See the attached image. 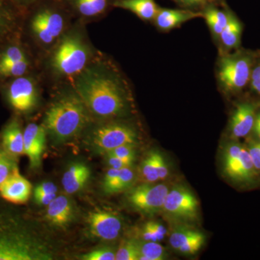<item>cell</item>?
<instances>
[{
    "mask_svg": "<svg viewBox=\"0 0 260 260\" xmlns=\"http://www.w3.org/2000/svg\"><path fill=\"white\" fill-rule=\"evenodd\" d=\"M256 124H259L260 125V113L256 116L255 122Z\"/></svg>",
    "mask_w": 260,
    "mask_h": 260,
    "instance_id": "681fc988",
    "label": "cell"
},
{
    "mask_svg": "<svg viewBox=\"0 0 260 260\" xmlns=\"http://www.w3.org/2000/svg\"><path fill=\"white\" fill-rule=\"evenodd\" d=\"M252 57L249 54L239 52L223 56L218 66V79L228 93L242 90L251 79Z\"/></svg>",
    "mask_w": 260,
    "mask_h": 260,
    "instance_id": "277c9868",
    "label": "cell"
},
{
    "mask_svg": "<svg viewBox=\"0 0 260 260\" xmlns=\"http://www.w3.org/2000/svg\"><path fill=\"white\" fill-rule=\"evenodd\" d=\"M141 237L143 240L145 241V242H158V239H157L156 237L154 234L153 231L148 226L147 224H145L143 230H142Z\"/></svg>",
    "mask_w": 260,
    "mask_h": 260,
    "instance_id": "f6af8a7d",
    "label": "cell"
},
{
    "mask_svg": "<svg viewBox=\"0 0 260 260\" xmlns=\"http://www.w3.org/2000/svg\"><path fill=\"white\" fill-rule=\"evenodd\" d=\"M203 17V13L191 11L189 10H174L160 8L158 10L154 21L157 28L160 30H169L179 27L192 19Z\"/></svg>",
    "mask_w": 260,
    "mask_h": 260,
    "instance_id": "2e32d148",
    "label": "cell"
},
{
    "mask_svg": "<svg viewBox=\"0 0 260 260\" xmlns=\"http://www.w3.org/2000/svg\"><path fill=\"white\" fill-rule=\"evenodd\" d=\"M251 88L260 95V78L259 79H251Z\"/></svg>",
    "mask_w": 260,
    "mask_h": 260,
    "instance_id": "7dc6e473",
    "label": "cell"
},
{
    "mask_svg": "<svg viewBox=\"0 0 260 260\" xmlns=\"http://www.w3.org/2000/svg\"><path fill=\"white\" fill-rule=\"evenodd\" d=\"M242 32V24L232 13H230L226 26L218 38L223 49L225 50H232L239 47L241 42Z\"/></svg>",
    "mask_w": 260,
    "mask_h": 260,
    "instance_id": "7402d4cb",
    "label": "cell"
},
{
    "mask_svg": "<svg viewBox=\"0 0 260 260\" xmlns=\"http://www.w3.org/2000/svg\"><path fill=\"white\" fill-rule=\"evenodd\" d=\"M116 8L129 10L143 20H153L159 8L155 0H116Z\"/></svg>",
    "mask_w": 260,
    "mask_h": 260,
    "instance_id": "ffe728a7",
    "label": "cell"
},
{
    "mask_svg": "<svg viewBox=\"0 0 260 260\" xmlns=\"http://www.w3.org/2000/svg\"><path fill=\"white\" fill-rule=\"evenodd\" d=\"M73 215V206L67 197H56L48 205L47 217L54 225L64 226L70 222Z\"/></svg>",
    "mask_w": 260,
    "mask_h": 260,
    "instance_id": "d6986e66",
    "label": "cell"
},
{
    "mask_svg": "<svg viewBox=\"0 0 260 260\" xmlns=\"http://www.w3.org/2000/svg\"><path fill=\"white\" fill-rule=\"evenodd\" d=\"M31 189L30 183L17 170L0 186V194L10 203L23 204L28 200Z\"/></svg>",
    "mask_w": 260,
    "mask_h": 260,
    "instance_id": "4fadbf2b",
    "label": "cell"
},
{
    "mask_svg": "<svg viewBox=\"0 0 260 260\" xmlns=\"http://www.w3.org/2000/svg\"><path fill=\"white\" fill-rule=\"evenodd\" d=\"M80 15L88 18L102 14L107 8L108 0H73Z\"/></svg>",
    "mask_w": 260,
    "mask_h": 260,
    "instance_id": "cb8c5ba5",
    "label": "cell"
},
{
    "mask_svg": "<svg viewBox=\"0 0 260 260\" xmlns=\"http://www.w3.org/2000/svg\"><path fill=\"white\" fill-rule=\"evenodd\" d=\"M256 171L249 151L244 148L239 161L226 176L237 182L248 183L254 179Z\"/></svg>",
    "mask_w": 260,
    "mask_h": 260,
    "instance_id": "44dd1931",
    "label": "cell"
},
{
    "mask_svg": "<svg viewBox=\"0 0 260 260\" xmlns=\"http://www.w3.org/2000/svg\"><path fill=\"white\" fill-rule=\"evenodd\" d=\"M15 7L8 0H0V51L13 42L18 34V15Z\"/></svg>",
    "mask_w": 260,
    "mask_h": 260,
    "instance_id": "5bb4252c",
    "label": "cell"
},
{
    "mask_svg": "<svg viewBox=\"0 0 260 260\" xmlns=\"http://www.w3.org/2000/svg\"><path fill=\"white\" fill-rule=\"evenodd\" d=\"M119 171H120L119 169H113V168H110L108 170L105 177H104V184H103V188L104 190L112 184L113 181L115 180L116 178L119 175Z\"/></svg>",
    "mask_w": 260,
    "mask_h": 260,
    "instance_id": "b9f144b4",
    "label": "cell"
},
{
    "mask_svg": "<svg viewBox=\"0 0 260 260\" xmlns=\"http://www.w3.org/2000/svg\"><path fill=\"white\" fill-rule=\"evenodd\" d=\"M244 147L239 143H232L227 147L224 155V172H230L239 161Z\"/></svg>",
    "mask_w": 260,
    "mask_h": 260,
    "instance_id": "d6a6232c",
    "label": "cell"
},
{
    "mask_svg": "<svg viewBox=\"0 0 260 260\" xmlns=\"http://www.w3.org/2000/svg\"><path fill=\"white\" fill-rule=\"evenodd\" d=\"M26 53L21 46L12 42L0 51V64L26 60Z\"/></svg>",
    "mask_w": 260,
    "mask_h": 260,
    "instance_id": "4316f807",
    "label": "cell"
},
{
    "mask_svg": "<svg viewBox=\"0 0 260 260\" xmlns=\"http://www.w3.org/2000/svg\"><path fill=\"white\" fill-rule=\"evenodd\" d=\"M85 103L76 91L63 93L49 108L44 127L57 141L73 138L83 130L90 119Z\"/></svg>",
    "mask_w": 260,
    "mask_h": 260,
    "instance_id": "7a4b0ae2",
    "label": "cell"
},
{
    "mask_svg": "<svg viewBox=\"0 0 260 260\" xmlns=\"http://www.w3.org/2000/svg\"><path fill=\"white\" fill-rule=\"evenodd\" d=\"M169 191L165 184H142L130 190L127 200L130 205L140 213L152 215L162 209L164 202Z\"/></svg>",
    "mask_w": 260,
    "mask_h": 260,
    "instance_id": "8992f818",
    "label": "cell"
},
{
    "mask_svg": "<svg viewBox=\"0 0 260 260\" xmlns=\"http://www.w3.org/2000/svg\"><path fill=\"white\" fill-rule=\"evenodd\" d=\"M6 97L10 105L17 112H30L38 102L39 90L37 83L26 75L13 78L7 86Z\"/></svg>",
    "mask_w": 260,
    "mask_h": 260,
    "instance_id": "ba28073f",
    "label": "cell"
},
{
    "mask_svg": "<svg viewBox=\"0 0 260 260\" xmlns=\"http://www.w3.org/2000/svg\"><path fill=\"white\" fill-rule=\"evenodd\" d=\"M249 155L256 171H260V143H253L249 147Z\"/></svg>",
    "mask_w": 260,
    "mask_h": 260,
    "instance_id": "74e56055",
    "label": "cell"
},
{
    "mask_svg": "<svg viewBox=\"0 0 260 260\" xmlns=\"http://www.w3.org/2000/svg\"><path fill=\"white\" fill-rule=\"evenodd\" d=\"M205 240V236L203 235V234H202L200 237L193 239L191 242H188L187 244L181 246L177 251L181 254H185V255H191V254H196L204 244Z\"/></svg>",
    "mask_w": 260,
    "mask_h": 260,
    "instance_id": "d590c367",
    "label": "cell"
},
{
    "mask_svg": "<svg viewBox=\"0 0 260 260\" xmlns=\"http://www.w3.org/2000/svg\"><path fill=\"white\" fill-rule=\"evenodd\" d=\"M203 14L214 37L219 38L226 26L230 13L215 7H208Z\"/></svg>",
    "mask_w": 260,
    "mask_h": 260,
    "instance_id": "603a6c76",
    "label": "cell"
},
{
    "mask_svg": "<svg viewBox=\"0 0 260 260\" xmlns=\"http://www.w3.org/2000/svg\"><path fill=\"white\" fill-rule=\"evenodd\" d=\"M0 77H1V76H0Z\"/></svg>",
    "mask_w": 260,
    "mask_h": 260,
    "instance_id": "f907efd6",
    "label": "cell"
},
{
    "mask_svg": "<svg viewBox=\"0 0 260 260\" xmlns=\"http://www.w3.org/2000/svg\"><path fill=\"white\" fill-rule=\"evenodd\" d=\"M179 4L189 8H196V7L203 6L208 4L213 0H176Z\"/></svg>",
    "mask_w": 260,
    "mask_h": 260,
    "instance_id": "ee69618b",
    "label": "cell"
},
{
    "mask_svg": "<svg viewBox=\"0 0 260 260\" xmlns=\"http://www.w3.org/2000/svg\"><path fill=\"white\" fill-rule=\"evenodd\" d=\"M138 243L134 240L123 243L116 253V260H139Z\"/></svg>",
    "mask_w": 260,
    "mask_h": 260,
    "instance_id": "1f68e13d",
    "label": "cell"
},
{
    "mask_svg": "<svg viewBox=\"0 0 260 260\" xmlns=\"http://www.w3.org/2000/svg\"><path fill=\"white\" fill-rule=\"evenodd\" d=\"M107 153L109 155H114V156L131 162V164H133L135 159V153L133 145H121V146L113 149L110 151H108Z\"/></svg>",
    "mask_w": 260,
    "mask_h": 260,
    "instance_id": "836d02e7",
    "label": "cell"
},
{
    "mask_svg": "<svg viewBox=\"0 0 260 260\" xmlns=\"http://www.w3.org/2000/svg\"><path fill=\"white\" fill-rule=\"evenodd\" d=\"M89 168L83 164H73L67 170L61 179V184L68 194H75L85 186L90 178Z\"/></svg>",
    "mask_w": 260,
    "mask_h": 260,
    "instance_id": "e0dca14e",
    "label": "cell"
},
{
    "mask_svg": "<svg viewBox=\"0 0 260 260\" xmlns=\"http://www.w3.org/2000/svg\"><path fill=\"white\" fill-rule=\"evenodd\" d=\"M140 177L143 181L153 183L159 181L156 164H155V152H151L142 162L140 167Z\"/></svg>",
    "mask_w": 260,
    "mask_h": 260,
    "instance_id": "4dcf8cb0",
    "label": "cell"
},
{
    "mask_svg": "<svg viewBox=\"0 0 260 260\" xmlns=\"http://www.w3.org/2000/svg\"><path fill=\"white\" fill-rule=\"evenodd\" d=\"M107 161L110 168L119 169V170L121 169H124V168L131 167L132 164H133L131 162L118 158V157L114 156V155H109V154H108Z\"/></svg>",
    "mask_w": 260,
    "mask_h": 260,
    "instance_id": "f35d334b",
    "label": "cell"
},
{
    "mask_svg": "<svg viewBox=\"0 0 260 260\" xmlns=\"http://www.w3.org/2000/svg\"><path fill=\"white\" fill-rule=\"evenodd\" d=\"M35 201L40 205H48L56 198V194H43V193H34Z\"/></svg>",
    "mask_w": 260,
    "mask_h": 260,
    "instance_id": "7bdbcfd3",
    "label": "cell"
},
{
    "mask_svg": "<svg viewBox=\"0 0 260 260\" xmlns=\"http://www.w3.org/2000/svg\"><path fill=\"white\" fill-rule=\"evenodd\" d=\"M30 28L39 44L45 47L53 45L64 34L65 19L55 9L43 8L32 16Z\"/></svg>",
    "mask_w": 260,
    "mask_h": 260,
    "instance_id": "5b68a950",
    "label": "cell"
},
{
    "mask_svg": "<svg viewBox=\"0 0 260 260\" xmlns=\"http://www.w3.org/2000/svg\"><path fill=\"white\" fill-rule=\"evenodd\" d=\"M88 223L94 236L107 241L117 239L122 227L120 219L116 215L104 211L89 214Z\"/></svg>",
    "mask_w": 260,
    "mask_h": 260,
    "instance_id": "8fae6325",
    "label": "cell"
},
{
    "mask_svg": "<svg viewBox=\"0 0 260 260\" xmlns=\"http://www.w3.org/2000/svg\"><path fill=\"white\" fill-rule=\"evenodd\" d=\"M201 234L202 233L187 228H178L171 234L169 243L173 249L177 251L181 246L200 237Z\"/></svg>",
    "mask_w": 260,
    "mask_h": 260,
    "instance_id": "484cf974",
    "label": "cell"
},
{
    "mask_svg": "<svg viewBox=\"0 0 260 260\" xmlns=\"http://www.w3.org/2000/svg\"><path fill=\"white\" fill-rule=\"evenodd\" d=\"M137 139L138 135L134 128L121 122L103 124L93 133V144L107 152L121 145H134Z\"/></svg>",
    "mask_w": 260,
    "mask_h": 260,
    "instance_id": "52a82bcc",
    "label": "cell"
},
{
    "mask_svg": "<svg viewBox=\"0 0 260 260\" xmlns=\"http://www.w3.org/2000/svg\"><path fill=\"white\" fill-rule=\"evenodd\" d=\"M139 260H162L165 259L166 251L158 242H145L139 244Z\"/></svg>",
    "mask_w": 260,
    "mask_h": 260,
    "instance_id": "83f0119b",
    "label": "cell"
},
{
    "mask_svg": "<svg viewBox=\"0 0 260 260\" xmlns=\"http://www.w3.org/2000/svg\"><path fill=\"white\" fill-rule=\"evenodd\" d=\"M91 47L80 30L65 32L56 43L49 59L53 73L62 78H75L92 61Z\"/></svg>",
    "mask_w": 260,
    "mask_h": 260,
    "instance_id": "3957f363",
    "label": "cell"
},
{
    "mask_svg": "<svg viewBox=\"0 0 260 260\" xmlns=\"http://www.w3.org/2000/svg\"><path fill=\"white\" fill-rule=\"evenodd\" d=\"M85 260H115L116 254L114 251L108 248L96 249L82 256Z\"/></svg>",
    "mask_w": 260,
    "mask_h": 260,
    "instance_id": "e575fe53",
    "label": "cell"
},
{
    "mask_svg": "<svg viewBox=\"0 0 260 260\" xmlns=\"http://www.w3.org/2000/svg\"><path fill=\"white\" fill-rule=\"evenodd\" d=\"M255 106L250 103L239 104L231 121V133L234 138L246 137L253 129L255 122Z\"/></svg>",
    "mask_w": 260,
    "mask_h": 260,
    "instance_id": "9a60e30c",
    "label": "cell"
},
{
    "mask_svg": "<svg viewBox=\"0 0 260 260\" xmlns=\"http://www.w3.org/2000/svg\"><path fill=\"white\" fill-rule=\"evenodd\" d=\"M57 187L52 182H44L36 187L34 193H43V194H56Z\"/></svg>",
    "mask_w": 260,
    "mask_h": 260,
    "instance_id": "60d3db41",
    "label": "cell"
},
{
    "mask_svg": "<svg viewBox=\"0 0 260 260\" xmlns=\"http://www.w3.org/2000/svg\"><path fill=\"white\" fill-rule=\"evenodd\" d=\"M15 6L25 7L36 3L38 0H8Z\"/></svg>",
    "mask_w": 260,
    "mask_h": 260,
    "instance_id": "bcb514c9",
    "label": "cell"
},
{
    "mask_svg": "<svg viewBox=\"0 0 260 260\" xmlns=\"http://www.w3.org/2000/svg\"><path fill=\"white\" fill-rule=\"evenodd\" d=\"M2 140L5 150L10 155L16 157L24 153L23 132L18 119H13L5 126Z\"/></svg>",
    "mask_w": 260,
    "mask_h": 260,
    "instance_id": "ac0fdd59",
    "label": "cell"
},
{
    "mask_svg": "<svg viewBox=\"0 0 260 260\" xmlns=\"http://www.w3.org/2000/svg\"><path fill=\"white\" fill-rule=\"evenodd\" d=\"M24 153L28 156L30 167L36 169L41 160L46 144V129L37 124H29L23 131Z\"/></svg>",
    "mask_w": 260,
    "mask_h": 260,
    "instance_id": "7c38bea8",
    "label": "cell"
},
{
    "mask_svg": "<svg viewBox=\"0 0 260 260\" xmlns=\"http://www.w3.org/2000/svg\"><path fill=\"white\" fill-rule=\"evenodd\" d=\"M30 62L26 60L16 61V62L0 64V76L3 78H15L23 76L26 74Z\"/></svg>",
    "mask_w": 260,
    "mask_h": 260,
    "instance_id": "f1b7e54d",
    "label": "cell"
},
{
    "mask_svg": "<svg viewBox=\"0 0 260 260\" xmlns=\"http://www.w3.org/2000/svg\"><path fill=\"white\" fill-rule=\"evenodd\" d=\"M146 224L153 231L154 234H155V237L158 239V242H160V241L164 239L166 234H167V229H166L164 225L154 221L148 222Z\"/></svg>",
    "mask_w": 260,
    "mask_h": 260,
    "instance_id": "ab89813d",
    "label": "cell"
},
{
    "mask_svg": "<svg viewBox=\"0 0 260 260\" xmlns=\"http://www.w3.org/2000/svg\"><path fill=\"white\" fill-rule=\"evenodd\" d=\"M42 255L23 237H0V260H31Z\"/></svg>",
    "mask_w": 260,
    "mask_h": 260,
    "instance_id": "30bf717a",
    "label": "cell"
},
{
    "mask_svg": "<svg viewBox=\"0 0 260 260\" xmlns=\"http://www.w3.org/2000/svg\"><path fill=\"white\" fill-rule=\"evenodd\" d=\"M15 158L6 150H0V186L18 170Z\"/></svg>",
    "mask_w": 260,
    "mask_h": 260,
    "instance_id": "f546056e",
    "label": "cell"
},
{
    "mask_svg": "<svg viewBox=\"0 0 260 260\" xmlns=\"http://www.w3.org/2000/svg\"><path fill=\"white\" fill-rule=\"evenodd\" d=\"M134 179L135 173L130 167L121 169L115 180L104 191L108 194H113L124 190L131 186Z\"/></svg>",
    "mask_w": 260,
    "mask_h": 260,
    "instance_id": "d4e9b609",
    "label": "cell"
},
{
    "mask_svg": "<svg viewBox=\"0 0 260 260\" xmlns=\"http://www.w3.org/2000/svg\"><path fill=\"white\" fill-rule=\"evenodd\" d=\"M155 164L158 172L159 180H164L169 176V169L161 154L155 152Z\"/></svg>",
    "mask_w": 260,
    "mask_h": 260,
    "instance_id": "8d00e7d4",
    "label": "cell"
},
{
    "mask_svg": "<svg viewBox=\"0 0 260 260\" xmlns=\"http://www.w3.org/2000/svg\"><path fill=\"white\" fill-rule=\"evenodd\" d=\"M74 82L75 91L89 112L98 117H116L129 109L131 94L127 81L109 61L92 60Z\"/></svg>",
    "mask_w": 260,
    "mask_h": 260,
    "instance_id": "6da1fadb",
    "label": "cell"
},
{
    "mask_svg": "<svg viewBox=\"0 0 260 260\" xmlns=\"http://www.w3.org/2000/svg\"><path fill=\"white\" fill-rule=\"evenodd\" d=\"M198 208L199 203L194 195L178 186L169 189L162 210L173 218L191 220L198 216Z\"/></svg>",
    "mask_w": 260,
    "mask_h": 260,
    "instance_id": "9c48e42d",
    "label": "cell"
},
{
    "mask_svg": "<svg viewBox=\"0 0 260 260\" xmlns=\"http://www.w3.org/2000/svg\"><path fill=\"white\" fill-rule=\"evenodd\" d=\"M253 129H254L256 136L257 137L258 139H259L260 141V125H259V124H256V123H254Z\"/></svg>",
    "mask_w": 260,
    "mask_h": 260,
    "instance_id": "c3c4849f",
    "label": "cell"
}]
</instances>
